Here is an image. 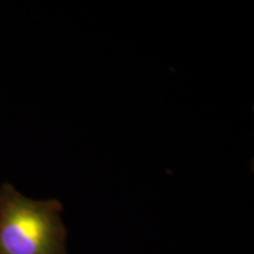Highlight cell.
Here are the masks:
<instances>
[{
    "mask_svg": "<svg viewBox=\"0 0 254 254\" xmlns=\"http://www.w3.org/2000/svg\"><path fill=\"white\" fill-rule=\"evenodd\" d=\"M59 200H33L0 185V254H67Z\"/></svg>",
    "mask_w": 254,
    "mask_h": 254,
    "instance_id": "6da1fadb",
    "label": "cell"
}]
</instances>
